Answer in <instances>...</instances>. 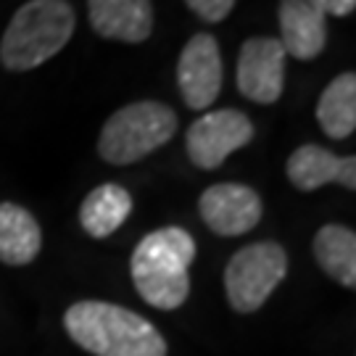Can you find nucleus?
Masks as SVG:
<instances>
[{
	"label": "nucleus",
	"instance_id": "f8f14e48",
	"mask_svg": "<svg viewBox=\"0 0 356 356\" xmlns=\"http://www.w3.org/2000/svg\"><path fill=\"white\" fill-rule=\"evenodd\" d=\"M90 24L106 40L145 42L153 32L151 0H88Z\"/></svg>",
	"mask_w": 356,
	"mask_h": 356
},
{
	"label": "nucleus",
	"instance_id": "a211bd4d",
	"mask_svg": "<svg viewBox=\"0 0 356 356\" xmlns=\"http://www.w3.org/2000/svg\"><path fill=\"white\" fill-rule=\"evenodd\" d=\"M314 6H317L319 11L330 13V16H348V13H354L356 8V0H312Z\"/></svg>",
	"mask_w": 356,
	"mask_h": 356
},
{
	"label": "nucleus",
	"instance_id": "f257e3e1",
	"mask_svg": "<svg viewBox=\"0 0 356 356\" xmlns=\"http://www.w3.org/2000/svg\"><path fill=\"white\" fill-rule=\"evenodd\" d=\"M64 327L92 356H166L164 335L135 312L108 301H76L64 312Z\"/></svg>",
	"mask_w": 356,
	"mask_h": 356
},
{
	"label": "nucleus",
	"instance_id": "1a4fd4ad",
	"mask_svg": "<svg viewBox=\"0 0 356 356\" xmlns=\"http://www.w3.org/2000/svg\"><path fill=\"white\" fill-rule=\"evenodd\" d=\"M198 211L211 232L222 238H235L251 232L261 222L264 206L254 188L241 182H219L204 191Z\"/></svg>",
	"mask_w": 356,
	"mask_h": 356
},
{
	"label": "nucleus",
	"instance_id": "2eb2a0df",
	"mask_svg": "<svg viewBox=\"0 0 356 356\" xmlns=\"http://www.w3.org/2000/svg\"><path fill=\"white\" fill-rule=\"evenodd\" d=\"M314 259L319 269L341 282L343 288H356V232L343 225H325L314 235Z\"/></svg>",
	"mask_w": 356,
	"mask_h": 356
},
{
	"label": "nucleus",
	"instance_id": "dca6fc26",
	"mask_svg": "<svg viewBox=\"0 0 356 356\" xmlns=\"http://www.w3.org/2000/svg\"><path fill=\"white\" fill-rule=\"evenodd\" d=\"M319 129L332 140H346L356 129V74L343 72L322 90L317 101Z\"/></svg>",
	"mask_w": 356,
	"mask_h": 356
},
{
	"label": "nucleus",
	"instance_id": "20e7f679",
	"mask_svg": "<svg viewBox=\"0 0 356 356\" xmlns=\"http://www.w3.org/2000/svg\"><path fill=\"white\" fill-rule=\"evenodd\" d=\"M177 114L159 101H138L106 119L98 138V153L106 164L127 166L151 156L175 138Z\"/></svg>",
	"mask_w": 356,
	"mask_h": 356
},
{
	"label": "nucleus",
	"instance_id": "7ed1b4c3",
	"mask_svg": "<svg viewBox=\"0 0 356 356\" xmlns=\"http://www.w3.org/2000/svg\"><path fill=\"white\" fill-rule=\"evenodd\" d=\"M76 26L66 0H29L13 13L0 40V64L8 72H29L66 48Z\"/></svg>",
	"mask_w": 356,
	"mask_h": 356
},
{
	"label": "nucleus",
	"instance_id": "f03ea898",
	"mask_svg": "<svg viewBox=\"0 0 356 356\" xmlns=\"http://www.w3.org/2000/svg\"><path fill=\"white\" fill-rule=\"evenodd\" d=\"M195 241L188 229L161 227L148 232L132 251L129 272L135 291L153 309L175 312L191 296Z\"/></svg>",
	"mask_w": 356,
	"mask_h": 356
},
{
	"label": "nucleus",
	"instance_id": "f3484780",
	"mask_svg": "<svg viewBox=\"0 0 356 356\" xmlns=\"http://www.w3.org/2000/svg\"><path fill=\"white\" fill-rule=\"evenodd\" d=\"M185 3L193 13H198V19H204L209 24L225 22L235 8V0H185Z\"/></svg>",
	"mask_w": 356,
	"mask_h": 356
},
{
	"label": "nucleus",
	"instance_id": "9d476101",
	"mask_svg": "<svg viewBox=\"0 0 356 356\" xmlns=\"http://www.w3.org/2000/svg\"><path fill=\"white\" fill-rule=\"evenodd\" d=\"M288 179L296 191H319L327 182H338L348 191H356V159L354 156H335L332 151L306 143L296 148L288 159Z\"/></svg>",
	"mask_w": 356,
	"mask_h": 356
},
{
	"label": "nucleus",
	"instance_id": "ddd939ff",
	"mask_svg": "<svg viewBox=\"0 0 356 356\" xmlns=\"http://www.w3.org/2000/svg\"><path fill=\"white\" fill-rule=\"evenodd\" d=\"M42 248V229L24 206L0 204V261L8 267H24L35 261Z\"/></svg>",
	"mask_w": 356,
	"mask_h": 356
},
{
	"label": "nucleus",
	"instance_id": "39448f33",
	"mask_svg": "<svg viewBox=\"0 0 356 356\" xmlns=\"http://www.w3.org/2000/svg\"><path fill=\"white\" fill-rule=\"evenodd\" d=\"M288 275V254L280 243H251L225 267V291L232 312L254 314Z\"/></svg>",
	"mask_w": 356,
	"mask_h": 356
},
{
	"label": "nucleus",
	"instance_id": "4468645a",
	"mask_svg": "<svg viewBox=\"0 0 356 356\" xmlns=\"http://www.w3.org/2000/svg\"><path fill=\"white\" fill-rule=\"evenodd\" d=\"M129 214H132V195L127 188L116 182H103L85 195L79 206V225L90 238L103 241L114 235L127 222Z\"/></svg>",
	"mask_w": 356,
	"mask_h": 356
},
{
	"label": "nucleus",
	"instance_id": "423d86ee",
	"mask_svg": "<svg viewBox=\"0 0 356 356\" xmlns=\"http://www.w3.org/2000/svg\"><path fill=\"white\" fill-rule=\"evenodd\" d=\"M254 122L243 111L219 108L193 122L185 135V148L193 164L211 172L227 161L229 153L241 151L254 140Z\"/></svg>",
	"mask_w": 356,
	"mask_h": 356
},
{
	"label": "nucleus",
	"instance_id": "0eeeda50",
	"mask_svg": "<svg viewBox=\"0 0 356 356\" xmlns=\"http://www.w3.org/2000/svg\"><path fill=\"white\" fill-rule=\"evenodd\" d=\"M225 79L222 69V51L214 35L198 32L193 35L179 53L177 61V88L188 108L206 111L219 98Z\"/></svg>",
	"mask_w": 356,
	"mask_h": 356
},
{
	"label": "nucleus",
	"instance_id": "9b49d317",
	"mask_svg": "<svg viewBox=\"0 0 356 356\" xmlns=\"http://www.w3.org/2000/svg\"><path fill=\"white\" fill-rule=\"evenodd\" d=\"M280 45L285 56L314 61L327 45V16L312 0H280Z\"/></svg>",
	"mask_w": 356,
	"mask_h": 356
},
{
	"label": "nucleus",
	"instance_id": "6e6552de",
	"mask_svg": "<svg viewBox=\"0 0 356 356\" xmlns=\"http://www.w3.org/2000/svg\"><path fill=\"white\" fill-rule=\"evenodd\" d=\"M238 90L261 106L275 103L285 90V51L277 38H248L238 53Z\"/></svg>",
	"mask_w": 356,
	"mask_h": 356
}]
</instances>
